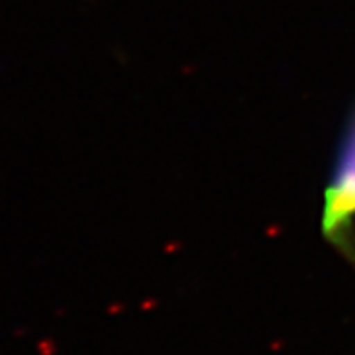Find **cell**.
Returning <instances> with one entry per match:
<instances>
[{"label": "cell", "mask_w": 355, "mask_h": 355, "mask_svg": "<svg viewBox=\"0 0 355 355\" xmlns=\"http://www.w3.org/2000/svg\"><path fill=\"white\" fill-rule=\"evenodd\" d=\"M322 236L355 270V103L348 114L336 164L324 189Z\"/></svg>", "instance_id": "1"}]
</instances>
